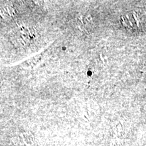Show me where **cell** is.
<instances>
[{"label":"cell","mask_w":146,"mask_h":146,"mask_svg":"<svg viewBox=\"0 0 146 146\" xmlns=\"http://www.w3.org/2000/svg\"><path fill=\"white\" fill-rule=\"evenodd\" d=\"M121 22L127 29L135 31L141 29L146 24V12L142 10L133 11L123 16Z\"/></svg>","instance_id":"6da1fadb"}]
</instances>
